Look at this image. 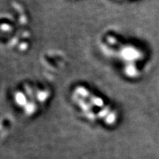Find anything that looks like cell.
<instances>
[{
	"label": "cell",
	"mask_w": 159,
	"mask_h": 159,
	"mask_svg": "<svg viewBox=\"0 0 159 159\" xmlns=\"http://www.w3.org/2000/svg\"><path fill=\"white\" fill-rule=\"evenodd\" d=\"M71 98L83 116L89 120L110 125L117 121L116 111L102 97L87 87L77 86L72 91Z\"/></svg>",
	"instance_id": "obj_1"
}]
</instances>
